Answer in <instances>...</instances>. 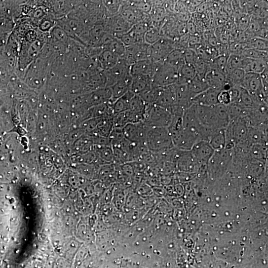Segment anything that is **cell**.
<instances>
[{
  "label": "cell",
  "instance_id": "28",
  "mask_svg": "<svg viewBox=\"0 0 268 268\" xmlns=\"http://www.w3.org/2000/svg\"><path fill=\"white\" fill-rule=\"evenodd\" d=\"M114 117H102L97 125L98 135L99 136L109 138L115 126Z\"/></svg>",
  "mask_w": 268,
  "mask_h": 268
},
{
  "label": "cell",
  "instance_id": "2",
  "mask_svg": "<svg viewBox=\"0 0 268 268\" xmlns=\"http://www.w3.org/2000/svg\"><path fill=\"white\" fill-rule=\"evenodd\" d=\"M172 117L173 116L169 110L155 105H149L143 122L149 127L167 128Z\"/></svg>",
  "mask_w": 268,
  "mask_h": 268
},
{
  "label": "cell",
  "instance_id": "7",
  "mask_svg": "<svg viewBox=\"0 0 268 268\" xmlns=\"http://www.w3.org/2000/svg\"><path fill=\"white\" fill-rule=\"evenodd\" d=\"M149 127L143 122L130 123L123 128L125 138L130 142L146 146V137Z\"/></svg>",
  "mask_w": 268,
  "mask_h": 268
},
{
  "label": "cell",
  "instance_id": "5",
  "mask_svg": "<svg viewBox=\"0 0 268 268\" xmlns=\"http://www.w3.org/2000/svg\"><path fill=\"white\" fill-rule=\"evenodd\" d=\"M197 113L200 123L206 128L216 131L222 129H226L228 127V125L220 119L213 106H197Z\"/></svg>",
  "mask_w": 268,
  "mask_h": 268
},
{
  "label": "cell",
  "instance_id": "33",
  "mask_svg": "<svg viewBox=\"0 0 268 268\" xmlns=\"http://www.w3.org/2000/svg\"><path fill=\"white\" fill-rule=\"evenodd\" d=\"M268 40L254 37L245 42V49L268 52Z\"/></svg>",
  "mask_w": 268,
  "mask_h": 268
},
{
  "label": "cell",
  "instance_id": "46",
  "mask_svg": "<svg viewBox=\"0 0 268 268\" xmlns=\"http://www.w3.org/2000/svg\"><path fill=\"white\" fill-rule=\"evenodd\" d=\"M150 188L147 184H142L137 188V193L138 195L146 196L151 192Z\"/></svg>",
  "mask_w": 268,
  "mask_h": 268
},
{
  "label": "cell",
  "instance_id": "19",
  "mask_svg": "<svg viewBox=\"0 0 268 268\" xmlns=\"http://www.w3.org/2000/svg\"><path fill=\"white\" fill-rule=\"evenodd\" d=\"M153 87L152 78L147 76L132 77L130 91L134 95L140 96Z\"/></svg>",
  "mask_w": 268,
  "mask_h": 268
},
{
  "label": "cell",
  "instance_id": "25",
  "mask_svg": "<svg viewBox=\"0 0 268 268\" xmlns=\"http://www.w3.org/2000/svg\"><path fill=\"white\" fill-rule=\"evenodd\" d=\"M134 95L129 91L111 104L115 115L129 111L131 101Z\"/></svg>",
  "mask_w": 268,
  "mask_h": 268
},
{
  "label": "cell",
  "instance_id": "1",
  "mask_svg": "<svg viewBox=\"0 0 268 268\" xmlns=\"http://www.w3.org/2000/svg\"><path fill=\"white\" fill-rule=\"evenodd\" d=\"M146 144L148 150L154 153L175 148L171 135L165 127H149Z\"/></svg>",
  "mask_w": 268,
  "mask_h": 268
},
{
  "label": "cell",
  "instance_id": "16",
  "mask_svg": "<svg viewBox=\"0 0 268 268\" xmlns=\"http://www.w3.org/2000/svg\"><path fill=\"white\" fill-rule=\"evenodd\" d=\"M205 79L210 87L219 91L230 87L227 83L226 74L219 71L211 70L206 75Z\"/></svg>",
  "mask_w": 268,
  "mask_h": 268
},
{
  "label": "cell",
  "instance_id": "27",
  "mask_svg": "<svg viewBox=\"0 0 268 268\" xmlns=\"http://www.w3.org/2000/svg\"><path fill=\"white\" fill-rule=\"evenodd\" d=\"M226 129L218 130L210 137L208 142L215 151L225 148L227 144Z\"/></svg>",
  "mask_w": 268,
  "mask_h": 268
},
{
  "label": "cell",
  "instance_id": "8",
  "mask_svg": "<svg viewBox=\"0 0 268 268\" xmlns=\"http://www.w3.org/2000/svg\"><path fill=\"white\" fill-rule=\"evenodd\" d=\"M130 65L122 58H120L117 64L113 68L104 71L106 78V86L110 87L118 81L131 76Z\"/></svg>",
  "mask_w": 268,
  "mask_h": 268
},
{
  "label": "cell",
  "instance_id": "9",
  "mask_svg": "<svg viewBox=\"0 0 268 268\" xmlns=\"http://www.w3.org/2000/svg\"><path fill=\"white\" fill-rule=\"evenodd\" d=\"M112 92L110 87H105L91 92L79 100V103L82 106L95 107L108 103L112 99Z\"/></svg>",
  "mask_w": 268,
  "mask_h": 268
},
{
  "label": "cell",
  "instance_id": "29",
  "mask_svg": "<svg viewBox=\"0 0 268 268\" xmlns=\"http://www.w3.org/2000/svg\"><path fill=\"white\" fill-rule=\"evenodd\" d=\"M164 62L179 71L186 63L183 50L175 49L169 54Z\"/></svg>",
  "mask_w": 268,
  "mask_h": 268
},
{
  "label": "cell",
  "instance_id": "24",
  "mask_svg": "<svg viewBox=\"0 0 268 268\" xmlns=\"http://www.w3.org/2000/svg\"><path fill=\"white\" fill-rule=\"evenodd\" d=\"M196 76V71L194 65L185 63L178 71L177 83L189 84Z\"/></svg>",
  "mask_w": 268,
  "mask_h": 268
},
{
  "label": "cell",
  "instance_id": "20",
  "mask_svg": "<svg viewBox=\"0 0 268 268\" xmlns=\"http://www.w3.org/2000/svg\"><path fill=\"white\" fill-rule=\"evenodd\" d=\"M268 68V61L263 60L253 59L242 57L241 69L246 73H262Z\"/></svg>",
  "mask_w": 268,
  "mask_h": 268
},
{
  "label": "cell",
  "instance_id": "10",
  "mask_svg": "<svg viewBox=\"0 0 268 268\" xmlns=\"http://www.w3.org/2000/svg\"><path fill=\"white\" fill-rule=\"evenodd\" d=\"M150 28L148 23L142 21L133 26L120 39L126 46L144 43L145 35Z\"/></svg>",
  "mask_w": 268,
  "mask_h": 268
},
{
  "label": "cell",
  "instance_id": "31",
  "mask_svg": "<svg viewBox=\"0 0 268 268\" xmlns=\"http://www.w3.org/2000/svg\"><path fill=\"white\" fill-rule=\"evenodd\" d=\"M246 73L241 69H236L226 74L227 83L230 86L242 87Z\"/></svg>",
  "mask_w": 268,
  "mask_h": 268
},
{
  "label": "cell",
  "instance_id": "42",
  "mask_svg": "<svg viewBox=\"0 0 268 268\" xmlns=\"http://www.w3.org/2000/svg\"><path fill=\"white\" fill-rule=\"evenodd\" d=\"M126 193L121 188H115L113 200L118 208H121L125 204Z\"/></svg>",
  "mask_w": 268,
  "mask_h": 268
},
{
  "label": "cell",
  "instance_id": "6",
  "mask_svg": "<svg viewBox=\"0 0 268 268\" xmlns=\"http://www.w3.org/2000/svg\"><path fill=\"white\" fill-rule=\"evenodd\" d=\"M175 42L162 37L158 41L150 45L149 58L155 63L164 62L169 54L175 49Z\"/></svg>",
  "mask_w": 268,
  "mask_h": 268
},
{
  "label": "cell",
  "instance_id": "26",
  "mask_svg": "<svg viewBox=\"0 0 268 268\" xmlns=\"http://www.w3.org/2000/svg\"><path fill=\"white\" fill-rule=\"evenodd\" d=\"M188 85L192 99L210 87L205 78L197 75Z\"/></svg>",
  "mask_w": 268,
  "mask_h": 268
},
{
  "label": "cell",
  "instance_id": "39",
  "mask_svg": "<svg viewBox=\"0 0 268 268\" xmlns=\"http://www.w3.org/2000/svg\"><path fill=\"white\" fill-rule=\"evenodd\" d=\"M240 56L246 58L263 60L268 61V52L246 49L242 51Z\"/></svg>",
  "mask_w": 268,
  "mask_h": 268
},
{
  "label": "cell",
  "instance_id": "38",
  "mask_svg": "<svg viewBox=\"0 0 268 268\" xmlns=\"http://www.w3.org/2000/svg\"><path fill=\"white\" fill-rule=\"evenodd\" d=\"M162 38L160 30L153 26L146 32L144 41L149 45H152Z\"/></svg>",
  "mask_w": 268,
  "mask_h": 268
},
{
  "label": "cell",
  "instance_id": "35",
  "mask_svg": "<svg viewBox=\"0 0 268 268\" xmlns=\"http://www.w3.org/2000/svg\"><path fill=\"white\" fill-rule=\"evenodd\" d=\"M238 104L243 108L252 109L255 107L254 98L246 90L241 87L240 93Z\"/></svg>",
  "mask_w": 268,
  "mask_h": 268
},
{
  "label": "cell",
  "instance_id": "18",
  "mask_svg": "<svg viewBox=\"0 0 268 268\" xmlns=\"http://www.w3.org/2000/svg\"><path fill=\"white\" fill-rule=\"evenodd\" d=\"M119 14L132 26L143 21L149 16L130 6L127 1H124Z\"/></svg>",
  "mask_w": 268,
  "mask_h": 268
},
{
  "label": "cell",
  "instance_id": "14",
  "mask_svg": "<svg viewBox=\"0 0 268 268\" xmlns=\"http://www.w3.org/2000/svg\"><path fill=\"white\" fill-rule=\"evenodd\" d=\"M195 165H207L215 150L209 143L200 141L195 144L191 150Z\"/></svg>",
  "mask_w": 268,
  "mask_h": 268
},
{
  "label": "cell",
  "instance_id": "13",
  "mask_svg": "<svg viewBox=\"0 0 268 268\" xmlns=\"http://www.w3.org/2000/svg\"><path fill=\"white\" fill-rule=\"evenodd\" d=\"M104 24L108 32L119 39L123 35L128 32L133 27L120 14L108 17L106 20Z\"/></svg>",
  "mask_w": 268,
  "mask_h": 268
},
{
  "label": "cell",
  "instance_id": "45",
  "mask_svg": "<svg viewBox=\"0 0 268 268\" xmlns=\"http://www.w3.org/2000/svg\"><path fill=\"white\" fill-rule=\"evenodd\" d=\"M218 103L228 106L231 103V99L228 89H224L220 92L218 96Z\"/></svg>",
  "mask_w": 268,
  "mask_h": 268
},
{
  "label": "cell",
  "instance_id": "37",
  "mask_svg": "<svg viewBox=\"0 0 268 268\" xmlns=\"http://www.w3.org/2000/svg\"><path fill=\"white\" fill-rule=\"evenodd\" d=\"M107 13L109 17L119 14L124 1H103Z\"/></svg>",
  "mask_w": 268,
  "mask_h": 268
},
{
  "label": "cell",
  "instance_id": "36",
  "mask_svg": "<svg viewBox=\"0 0 268 268\" xmlns=\"http://www.w3.org/2000/svg\"><path fill=\"white\" fill-rule=\"evenodd\" d=\"M228 57L229 56L226 55H220L212 59L209 62L211 70L226 74Z\"/></svg>",
  "mask_w": 268,
  "mask_h": 268
},
{
  "label": "cell",
  "instance_id": "34",
  "mask_svg": "<svg viewBox=\"0 0 268 268\" xmlns=\"http://www.w3.org/2000/svg\"><path fill=\"white\" fill-rule=\"evenodd\" d=\"M98 152L103 164L114 163V152L112 146H98Z\"/></svg>",
  "mask_w": 268,
  "mask_h": 268
},
{
  "label": "cell",
  "instance_id": "12",
  "mask_svg": "<svg viewBox=\"0 0 268 268\" xmlns=\"http://www.w3.org/2000/svg\"><path fill=\"white\" fill-rule=\"evenodd\" d=\"M150 47L145 42L126 46L125 53L121 58L130 66L138 61L150 59Z\"/></svg>",
  "mask_w": 268,
  "mask_h": 268
},
{
  "label": "cell",
  "instance_id": "21",
  "mask_svg": "<svg viewBox=\"0 0 268 268\" xmlns=\"http://www.w3.org/2000/svg\"><path fill=\"white\" fill-rule=\"evenodd\" d=\"M132 77L131 76L118 81L110 87L112 92V99L109 102L113 103L130 91Z\"/></svg>",
  "mask_w": 268,
  "mask_h": 268
},
{
  "label": "cell",
  "instance_id": "22",
  "mask_svg": "<svg viewBox=\"0 0 268 268\" xmlns=\"http://www.w3.org/2000/svg\"><path fill=\"white\" fill-rule=\"evenodd\" d=\"M149 106L140 96L134 95L131 101L129 111L141 121L143 122Z\"/></svg>",
  "mask_w": 268,
  "mask_h": 268
},
{
  "label": "cell",
  "instance_id": "41",
  "mask_svg": "<svg viewBox=\"0 0 268 268\" xmlns=\"http://www.w3.org/2000/svg\"><path fill=\"white\" fill-rule=\"evenodd\" d=\"M242 60V57L240 55H230L228 59L226 74L233 70L241 69Z\"/></svg>",
  "mask_w": 268,
  "mask_h": 268
},
{
  "label": "cell",
  "instance_id": "30",
  "mask_svg": "<svg viewBox=\"0 0 268 268\" xmlns=\"http://www.w3.org/2000/svg\"><path fill=\"white\" fill-rule=\"evenodd\" d=\"M102 48L114 53L121 58L125 53L126 46L120 39L114 37Z\"/></svg>",
  "mask_w": 268,
  "mask_h": 268
},
{
  "label": "cell",
  "instance_id": "4",
  "mask_svg": "<svg viewBox=\"0 0 268 268\" xmlns=\"http://www.w3.org/2000/svg\"><path fill=\"white\" fill-rule=\"evenodd\" d=\"M153 105L169 110L176 104L174 84L166 86H153Z\"/></svg>",
  "mask_w": 268,
  "mask_h": 268
},
{
  "label": "cell",
  "instance_id": "23",
  "mask_svg": "<svg viewBox=\"0 0 268 268\" xmlns=\"http://www.w3.org/2000/svg\"><path fill=\"white\" fill-rule=\"evenodd\" d=\"M119 59L118 56L107 50H103L98 56L99 64L104 71L115 67Z\"/></svg>",
  "mask_w": 268,
  "mask_h": 268
},
{
  "label": "cell",
  "instance_id": "15",
  "mask_svg": "<svg viewBox=\"0 0 268 268\" xmlns=\"http://www.w3.org/2000/svg\"><path fill=\"white\" fill-rule=\"evenodd\" d=\"M159 63H155L150 59L138 61L130 66V75L132 77L147 76L152 78Z\"/></svg>",
  "mask_w": 268,
  "mask_h": 268
},
{
  "label": "cell",
  "instance_id": "17",
  "mask_svg": "<svg viewBox=\"0 0 268 268\" xmlns=\"http://www.w3.org/2000/svg\"><path fill=\"white\" fill-rule=\"evenodd\" d=\"M220 91L209 87L207 90L198 94L192 100L193 104L199 106L212 107L217 105L218 96Z\"/></svg>",
  "mask_w": 268,
  "mask_h": 268
},
{
  "label": "cell",
  "instance_id": "11",
  "mask_svg": "<svg viewBox=\"0 0 268 268\" xmlns=\"http://www.w3.org/2000/svg\"><path fill=\"white\" fill-rule=\"evenodd\" d=\"M233 155V149L225 148L222 150L215 151L207 165L211 170L223 171L232 162Z\"/></svg>",
  "mask_w": 268,
  "mask_h": 268
},
{
  "label": "cell",
  "instance_id": "40",
  "mask_svg": "<svg viewBox=\"0 0 268 268\" xmlns=\"http://www.w3.org/2000/svg\"><path fill=\"white\" fill-rule=\"evenodd\" d=\"M127 3L130 6L146 14H149L153 7V1H128Z\"/></svg>",
  "mask_w": 268,
  "mask_h": 268
},
{
  "label": "cell",
  "instance_id": "32",
  "mask_svg": "<svg viewBox=\"0 0 268 268\" xmlns=\"http://www.w3.org/2000/svg\"><path fill=\"white\" fill-rule=\"evenodd\" d=\"M113 121L115 128L123 129L127 125L133 123L131 114L129 111L115 115Z\"/></svg>",
  "mask_w": 268,
  "mask_h": 268
},
{
  "label": "cell",
  "instance_id": "43",
  "mask_svg": "<svg viewBox=\"0 0 268 268\" xmlns=\"http://www.w3.org/2000/svg\"><path fill=\"white\" fill-rule=\"evenodd\" d=\"M194 66L196 71V75L202 78H205L206 75L211 70L209 62L200 58L194 64Z\"/></svg>",
  "mask_w": 268,
  "mask_h": 268
},
{
  "label": "cell",
  "instance_id": "3",
  "mask_svg": "<svg viewBox=\"0 0 268 268\" xmlns=\"http://www.w3.org/2000/svg\"><path fill=\"white\" fill-rule=\"evenodd\" d=\"M178 79V70L164 62L159 63L152 77L153 86L161 87L176 84Z\"/></svg>",
  "mask_w": 268,
  "mask_h": 268
},
{
  "label": "cell",
  "instance_id": "44",
  "mask_svg": "<svg viewBox=\"0 0 268 268\" xmlns=\"http://www.w3.org/2000/svg\"><path fill=\"white\" fill-rule=\"evenodd\" d=\"M185 63L193 65L199 59V57L196 50L191 48H189L183 50Z\"/></svg>",
  "mask_w": 268,
  "mask_h": 268
}]
</instances>
